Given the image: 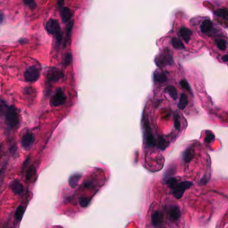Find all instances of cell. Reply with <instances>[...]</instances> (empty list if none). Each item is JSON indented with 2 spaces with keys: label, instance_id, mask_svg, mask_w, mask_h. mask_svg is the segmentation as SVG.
<instances>
[{
  "label": "cell",
  "instance_id": "6da1fadb",
  "mask_svg": "<svg viewBox=\"0 0 228 228\" xmlns=\"http://www.w3.org/2000/svg\"><path fill=\"white\" fill-rule=\"evenodd\" d=\"M167 184L171 189L173 195L179 200L182 197L185 191L189 189L193 185V183L190 181H183L179 183L177 178L171 177L167 179Z\"/></svg>",
  "mask_w": 228,
  "mask_h": 228
},
{
  "label": "cell",
  "instance_id": "7a4b0ae2",
  "mask_svg": "<svg viewBox=\"0 0 228 228\" xmlns=\"http://www.w3.org/2000/svg\"><path fill=\"white\" fill-rule=\"evenodd\" d=\"M46 28L49 34L55 36L58 42L60 43L62 41V32L60 25L56 19H49L46 23Z\"/></svg>",
  "mask_w": 228,
  "mask_h": 228
},
{
  "label": "cell",
  "instance_id": "3957f363",
  "mask_svg": "<svg viewBox=\"0 0 228 228\" xmlns=\"http://www.w3.org/2000/svg\"><path fill=\"white\" fill-rule=\"evenodd\" d=\"M6 122L8 125L14 128L18 125L19 124V115L16 108L14 106H11L8 108V111L6 113Z\"/></svg>",
  "mask_w": 228,
  "mask_h": 228
},
{
  "label": "cell",
  "instance_id": "277c9868",
  "mask_svg": "<svg viewBox=\"0 0 228 228\" xmlns=\"http://www.w3.org/2000/svg\"><path fill=\"white\" fill-rule=\"evenodd\" d=\"M66 96L61 88H58L56 93L50 99V105L52 107L58 106L66 102Z\"/></svg>",
  "mask_w": 228,
  "mask_h": 228
},
{
  "label": "cell",
  "instance_id": "5b68a950",
  "mask_svg": "<svg viewBox=\"0 0 228 228\" xmlns=\"http://www.w3.org/2000/svg\"><path fill=\"white\" fill-rule=\"evenodd\" d=\"M155 63L158 67L162 68L163 66L173 65L174 62L169 54H162L155 58Z\"/></svg>",
  "mask_w": 228,
  "mask_h": 228
},
{
  "label": "cell",
  "instance_id": "8992f818",
  "mask_svg": "<svg viewBox=\"0 0 228 228\" xmlns=\"http://www.w3.org/2000/svg\"><path fill=\"white\" fill-rule=\"evenodd\" d=\"M39 77V70L35 66L28 68L24 73V78L27 82H34L38 80Z\"/></svg>",
  "mask_w": 228,
  "mask_h": 228
},
{
  "label": "cell",
  "instance_id": "52a82bcc",
  "mask_svg": "<svg viewBox=\"0 0 228 228\" xmlns=\"http://www.w3.org/2000/svg\"><path fill=\"white\" fill-rule=\"evenodd\" d=\"M144 127H145V137L147 145L149 147H154L156 145V141L155 140L154 137L153 135V133L149 126V123H148L147 121L145 122Z\"/></svg>",
  "mask_w": 228,
  "mask_h": 228
},
{
  "label": "cell",
  "instance_id": "ba28073f",
  "mask_svg": "<svg viewBox=\"0 0 228 228\" xmlns=\"http://www.w3.org/2000/svg\"><path fill=\"white\" fill-rule=\"evenodd\" d=\"M34 141H35V136L33 133L28 132L25 133L22 138V146L26 150H28L32 147Z\"/></svg>",
  "mask_w": 228,
  "mask_h": 228
},
{
  "label": "cell",
  "instance_id": "9c48e42d",
  "mask_svg": "<svg viewBox=\"0 0 228 228\" xmlns=\"http://www.w3.org/2000/svg\"><path fill=\"white\" fill-rule=\"evenodd\" d=\"M64 77L63 72L58 68H52L47 74V80L49 82H57Z\"/></svg>",
  "mask_w": 228,
  "mask_h": 228
},
{
  "label": "cell",
  "instance_id": "30bf717a",
  "mask_svg": "<svg viewBox=\"0 0 228 228\" xmlns=\"http://www.w3.org/2000/svg\"><path fill=\"white\" fill-rule=\"evenodd\" d=\"M151 220L153 226L155 227H160L164 222V215L161 211L157 210L153 212Z\"/></svg>",
  "mask_w": 228,
  "mask_h": 228
},
{
  "label": "cell",
  "instance_id": "8fae6325",
  "mask_svg": "<svg viewBox=\"0 0 228 228\" xmlns=\"http://www.w3.org/2000/svg\"><path fill=\"white\" fill-rule=\"evenodd\" d=\"M168 219L171 222H177L181 217V211L177 205L171 206L167 211Z\"/></svg>",
  "mask_w": 228,
  "mask_h": 228
},
{
  "label": "cell",
  "instance_id": "7c38bea8",
  "mask_svg": "<svg viewBox=\"0 0 228 228\" xmlns=\"http://www.w3.org/2000/svg\"><path fill=\"white\" fill-rule=\"evenodd\" d=\"M179 35L185 43H189L192 35V31L186 27H181L179 29Z\"/></svg>",
  "mask_w": 228,
  "mask_h": 228
},
{
  "label": "cell",
  "instance_id": "4fadbf2b",
  "mask_svg": "<svg viewBox=\"0 0 228 228\" xmlns=\"http://www.w3.org/2000/svg\"><path fill=\"white\" fill-rule=\"evenodd\" d=\"M195 155V151L192 147L187 148L183 153V160L185 163H189Z\"/></svg>",
  "mask_w": 228,
  "mask_h": 228
},
{
  "label": "cell",
  "instance_id": "5bb4252c",
  "mask_svg": "<svg viewBox=\"0 0 228 228\" xmlns=\"http://www.w3.org/2000/svg\"><path fill=\"white\" fill-rule=\"evenodd\" d=\"M61 17L62 19V21L64 23H67L70 21V19L72 18V12L70 9L67 7H64L61 9L60 11Z\"/></svg>",
  "mask_w": 228,
  "mask_h": 228
},
{
  "label": "cell",
  "instance_id": "9a60e30c",
  "mask_svg": "<svg viewBox=\"0 0 228 228\" xmlns=\"http://www.w3.org/2000/svg\"><path fill=\"white\" fill-rule=\"evenodd\" d=\"M11 189L12 191L16 195H21L23 191V187L22 183L18 180H14L11 183Z\"/></svg>",
  "mask_w": 228,
  "mask_h": 228
},
{
  "label": "cell",
  "instance_id": "2e32d148",
  "mask_svg": "<svg viewBox=\"0 0 228 228\" xmlns=\"http://www.w3.org/2000/svg\"><path fill=\"white\" fill-rule=\"evenodd\" d=\"M212 28H213L212 22L210 20V19H206L202 22V23L201 25V27H200V29L202 33L206 34L207 32H209L210 31H211Z\"/></svg>",
  "mask_w": 228,
  "mask_h": 228
},
{
  "label": "cell",
  "instance_id": "e0dca14e",
  "mask_svg": "<svg viewBox=\"0 0 228 228\" xmlns=\"http://www.w3.org/2000/svg\"><path fill=\"white\" fill-rule=\"evenodd\" d=\"M165 92L167 93L173 100H176L178 98V94L176 88L173 86H168L165 88Z\"/></svg>",
  "mask_w": 228,
  "mask_h": 228
},
{
  "label": "cell",
  "instance_id": "ac0fdd59",
  "mask_svg": "<svg viewBox=\"0 0 228 228\" xmlns=\"http://www.w3.org/2000/svg\"><path fill=\"white\" fill-rule=\"evenodd\" d=\"M81 178L80 174H74L72 175L70 178H69L68 183L69 185H70L72 188H75L76 186L78 185V183Z\"/></svg>",
  "mask_w": 228,
  "mask_h": 228
},
{
  "label": "cell",
  "instance_id": "d6986e66",
  "mask_svg": "<svg viewBox=\"0 0 228 228\" xmlns=\"http://www.w3.org/2000/svg\"><path fill=\"white\" fill-rule=\"evenodd\" d=\"M154 80L158 83L166 82L168 80L167 76L163 72H155L154 74Z\"/></svg>",
  "mask_w": 228,
  "mask_h": 228
},
{
  "label": "cell",
  "instance_id": "ffe728a7",
  "mask_svg": "<svg viewBox=\"0 0 228 228\" xmlns=\"http://www.w3.org/2000/svg\"><path fill=\"white\" fill-rule=\"evenodd\" d=\"M187 105H188V99L187 96L185 94H181L179 99V102L177 105L178 108L181 109V110H183V109L185 108V107H187Z\"/></svg>",
  "mask_w": 228,
  "mask_h": 228
},
{
  "label": "cell",
  "instance_id": "44dd1931",
  "mask_svg": "<svg viewBox=\"0 0 228 228\" xmlns=\"http://www.w3.org/2000/svg\"><path fill=\"white\" fill-rule=\"evenodd\" d=\"M171 44L173 48L179 49H185V46L180 39L177 38H173L171 39Z\"/></svg>",
  "mask_w": 228,
  "mask_h": 228
},
{
  "label": "cell",
  "instance_id": "7402d4cb",
  "mask_svg": "<svg viewBox=\"0 0 228 228\" xmlns=\"http://www.w3.org/2000/svg\"><path fill=\"white\" fill-rule=\"evenodd\" d=\"M156 145H157L158 148H159L161 150L163 151L168 145V142H167L163 137H158L157 142H156Z\"/></svg>",
  "mask_w": 228,
  "mask_h": 228
},
{
  "label": "cell",
  "instance_id": "603a6c76",
  "mask_svg": "<svg viewBox=\"0 0 228 228\" xmlns=\"http://www.w3.org/2000/svg\"><path fill=\"white\" fill-rule=\"evenodd\" d=\"M24 211H25V209L22 205H19L17 208L16 213H15V217H16V219L17 220L20 221L22 219V217L24 214Z\"/></svg>",
  "mask_w": 228,
  "mask_h": 228
},
{
  "label": "cell",
  "instance_id": "cb8c5ba5",
  "mask_svg": "<svg viewBox=\"0 0 228 228\" xmlns=\"http://www.w3.org/2000/svg\"><path fill=\"white\" fill-rule=\"evenodd\" d=\"M214 14L215 16L224 19H227V16H228V13H227V11L226 9H219L217 10L214 12Z\"/></svg>",
  "mask_w": 228,
  "mask_h": 228
},
{
  "label": "cell",
  "instance_id": "d4e9b609",
  "mask_svg": "<svg viewBox=\"0 0 228 228\" xmlns=\"http://www.w3.org/2000/svg\"><path fill=\"white\" fill-rule=\"evenodd\" d=\"M72 62V54L70 53H67L65 56H64V59L63 61V64L64 66H68L69 65H70L71 63Z\"/></svg>",
  "mask_w": 228,
  "mask_h": 228
},
{
  "label": "cell",
  "instance_id": "484cf974",
  "mask_svg": "<svg viewBox=\"0 0 228 228\" xmlns=\"http://www.w3.org/2000/svg\"><path fill=\"white\" fill-rule=\"evenodd\" d=\"M74 24V21L73 20V19L68 23L67 27H66V36H67L66 38H67V39H70V38L71 36V33H72Z\"/></svg>",
  "mask_w": 228,
  "mask_h": 228
},
{
  "label": "cell",
  "instance_id": "4316f807",
  "mask_svg": "<svg viewBox=\"0 0 228 228\" xmlns=\"http://www.w3.org/2000/svg\"><path fill=\"white\" fill-rule=\"evenodd\" d=\"M8 108L6 103L0 99V117L6 115Z\"/></svg>",
  "mask_w": 228,
  "mask_h": 228
},
{
  "label": "cell",
  "instance_id": "83f0119b",
  "mask_svg": "<svg viewBox=\"0 0 228 228\" xmlns=\"http://www.w3.org/2000/svg\"><path fill=\"white\" fill-rule=\"evenodd\" d=\"M216 44L217 48L221 49V50H225L226 48L227 42L224 39H220V40H218L216 42Z\"/></svg>",
  "mask_w": 228,
  "mask_h": 228
},
{
  "label": "cell",
  "instance_id": "f1b7e54d",
  "mask_svg": "<svg viewBox=\"0 0 228 228\" xmlns=\"http://www.w3.org/2000/svg\"><path fill=\"white\" fill-rule=\"evenodd\" d=\"M180 85L183 88H184L185 90H187L189 92H191V89L189 86V84L188 83V82L185 80V79H182V80L180 81Z\"/></svg>",
  "mask_w": 228,
  "mask_h": 228
},
{
  "label": "cell",
  "instance_id": "f546056e",
  "mask_svg": "<svg viewBox=\"0 0 228 228\" xmlns=\"http://www.w3.org/2000/svg\"><path fill=\"white\" fill-rule=\"evenodd\" d=\"M89 202H90V201L86 197H81L79 200V204H80V206L82 207H87L89 204Z\"/></svg>",
  "mask_w": 228,
  "mask_h": 228
},
{
  "label": "cell",
  "instance_id": "4dcf8cb0",
  "mask_svg": "<svg viewBox=\"0 0 228 228\" xmlns=\"http://www.w3.org/2000/svg\"><path fill=\"white\" fill-rule=\"evenodd\" d=\"M24 3L27 5V6L30 8L31 9H34L36 7V3L34 1H32V0H24L23 1Z\"/></svg>",
  "mask_w": 228,
  "mask_h": 228
},
{
  "label": "cell",
  "instance_id": "1f68e13d",
  "mask_svg": "<svg viewBox=\"0 0 228 228\" xmlns=\"http://www.w3.org/2000/svg\"><path fill=\"white\" fill-rule=\"evenodd\" d=\"M36 173V169L35 168H34V167H31L30 168H29V170L28 171V173H27V175H26V178L27 179H29L30 178Z\"/></svg>",
  "mask_w": 228,
  "mask_h": 228
},
{
  "label": "cell",
  "instance_id": "d6a6232c",
  "mask_svg": "<svg viewBox=\"0 0 228 228\" xmlns=\"http://www.w3.org/2000/svg\"><path fill=\"white\" fill-rule=\"evenodd\" d=\"M215 139V135L214 134L210 132L209 134H207L205 139V142L207 143H210L212 141H214Z\"/></svg>",
  "mask_w": 228,
  "mask_h": 228
},
{
  "label": "cell",
  "instance_id": "836d02e7",
  "mask_svg": "<svg viewBox=\"0 0 228 228\" xmlns=\"http://www.w3.org/2000/svg\"><path fill=\"white\" fill-rule=\"evenodd\" d=\"M174 126H175V128H176L177 130H179L180 128V127H181V124H180V121H179V117H178L177 115H176L175 117V119H174Z\"/></svg>",
  "mask_w": 228,
  "mask_h": 228
},
{
  "label": "cell",
  "instance_id": "e575fe53",
  "mask_svg": "<svg viewBox=\"0 0 228 228\" xmlns=\"http://www.w3.org/2000/svg\"><path fill=\"white\" fill-rule=\"evenodd\" d=\"M3 18H4L3 14V13H0V24L2 23V22L3 21Z\"/></svg>",
  "mask_w": 228,
  "mask_h": 228
},
{
  "label": "cell",
  "instance_id": "d590c367",
  "mask_svg": "<svg viewBox=\"0 0 228 228\" xmlns=\"http://www.w3.org/2000/svg\"><path fill=\"white\" fill-rule=\"evenodd\" d=\"M222 60H224L225 62H227V55H225L222 57Z\"/></svg>",
  "mask_w": 228,
  "mask_h": 228
}]
</instances>
